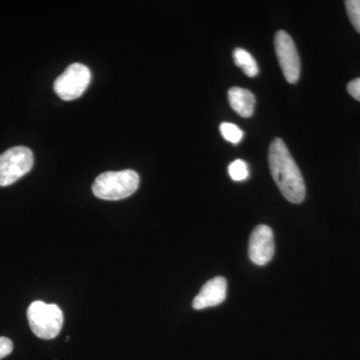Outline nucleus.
I'll list each match as a JSON object with an SVG mask.
<instances>
[{"label": "nucleus", "instance_id": "nucleus-1", "mask_svg": "<svg viewBox=\"0 0 360 360\" xmlns=\"http://www.w3.org/2000/svg\"><path fill=\"white\" fill-rule=\"evenodd\" d=\"M270 174L284 198L298 205L305 198V184L302 172L281 139H274L269 146Z\"/></svg>", "mask_w": 360, "mask_h": 360}, {"label": "nucleus", "instance_id": "nucleus-2", "mask_svg": "<svg viewBox=\"0 0 360 360\" xmlns=\"http://www.w3.org/2000/svg\"><path fill=\"white\" fill-rule=\"evenodd\" d=\"M139 186V175L134 170L108 172L94 180L92 191L104 200H120L129 198Z\"/></svg>", "mask_w": 360, "mask_h": 360}, {"label": "nucleus", "instance_id": "nucleus-3", "mask_svg": "<svg viewBox=\"0 0 360 360\" xmlns=\"http://www.w3.org/2000/svg\"><path fill=\"white\" fill-rule=\"evenodd\" d=\"M27 319L32 333L41 340H53L63 328V312L56 304L34 302L27 309Z\"/></svg>", "mask_w": 360, "mask_h": 360}, {"label": "nucleus", "instance_id": "nucleus-4", "mask_svg": "<svg viewBox=\"0 0 360 360\" xmlns=\"http://www.w3.org/2000/svg\"><path fill=\"white\" fill-rule=\"evenodd\" d=\"M33 167V153L25 146L9 148L0 155V186H8L28 174Z\"/></svg>", "mask_w": 360, "mask_h": 360}, {"label": "nucleus", "instance_id": "nucleus-5", "mask_svg": "<svg viewBox=\"0 0 360 360\" xmlns=\"http://www.w3.org/2000/svg\"><path fill=\"white\" fill-rule=\"evenodd\" d=\"M91 79L89 68L82 63H72L54 82V91L66 101L79 98Z\"/></svg>", "mask_w": 360, "mask_h": 360}, {"label": "nucleus", "instance_id": "nucleus-6", "mask_svg": "<svg viewBox=\"0 0 360 360\" xmlns=\"http://www.w3.org/2000/svg\"><path fill=\"white\" fill-rule=\"evenodd\" d=\"M274 49L286 82L296 84L300 77V59L290 35L278 30L274 37Z\"/></svg>", "mask_w": 360, "mask_h": 360}, {"label": "nucleus", "instance_id": "nucleus-7", "mask_svg": "<svg viewBox=\"0 0 360 360\" xmlns=\"http://www.w3.org/2000/svg\"><path fill=\"white\" fill-rule=\"evenodd\" d=\"M276 251L274 232L267 225H258L250 238L248 255L253 264L264 266L272 259Z\"/></svg>", "mask_w": 360, "mask_h": 360}, {"label": "nucleus", "instance_id": "nucleus-8", "mask_svg": "<svg viewBox=\"0 0 360 360\" xmlns=\"http://www.w3.org/2000/svg\"><path fill=\"white\" fill-rule=\"evenodd\" d=\"M226 292V279L222 276L214 277L202 286L193 300V307L195 310H201L217 307L224 302Z\"/></svg>", "mask_w": 360, "mask_h": 360}, {"label": "nucleus", "instance_id": "nucleus-9", "mask_svg": "<svg viewBox=\"0 0 360 360\" xmlns=\"http://www.w3.org/2000/svg\"><path fill=\"white\" fill-rule=\"evenodd\" d=\"M229 101L232 110L243 117H250L255 112V96L243 87L234 86L229 90Z\"/></svg>", "mask_w": 360, "mask_h": 360}, {"label": "nucleus", "instance_id": "nucleus-10", "mask_svg": "<svg viewBox=\"0 0 360 360\" xmlns=\"http://www.w3.org/2000/svg\"><path fill=\"white\" fill-rule=\"evenodd\" d=\"M234 63L240 68L243 72L245 73L248 77H257L259 70H258V65L257 60L250 53L243 49H234L233 54Z\"/></svg>", "mask_w": 360, "mask_h": 360}, {"label": "nucleus", "instance_id": "nucleus-11", "mask_svg": "<svg viewBox=\"0 0 360 360\" xmlns=\"http://www.w3.org/2000/svg\"><path fill=\"white\" fill-rule=\"evenodd\" d=\"M220 134L225 141L238 144L243 137V131L233 123L224 122L219 127Z\"/></svg>", "mask_w": 360, "mask_h": 360}, {"label": "nucleus", "instance_id": "nucleus-12", "mask_svg": "<svg viewBox=\"0 0 360 360\" xmlns=\"http://www.w3.org/2000/svg\"><path fill=\"white\" fill-rule=\"evenodd\" d=\"M229 176L234 181H243L250 177V170L248 165L243 160H236L232 161L229 167Z\"/></svg>", "mask_w": 360, "mask_h": 360}, {"label": "nucleus", "instance_id": "nucleus-13", "mask_svg": "<svg viewBox=\"0 0 360 360\" xmlns=\"http://www.w3.org/2000/svg\"><path fill=\"white\" fill-rule=\"evenodd\" d=\"M347 15L355 30L360 33V0H347L345 1Z\"/></svg>", "mask_w": 360, "mask_h": 360}, {"label": "nucleus", "instance_id": "nucleus-14", "mask_svg": "<svg viewBox=\"0 0 360 360\" xmlns=\"http://www.w3.org/2000/svg\"><path fill=\"white\" fill-rule=\"evenodd\" d=\"M13 341L7 338H0V359H4L7 355L13 352Z\"/></svg>", "mask_w": 360, "mask_h": 360}, {"label": "nucleus", "instance_id": "nucleus-15", "mask_svg": "<svg viewBox=\"0 0 360 360\" xmlns=\"http://www.w3.org/2000/svg\"><path fill=\"white\" fill-rule=\"evenodd\" d=\"M347 91L354 99L360 101V77L352 80L347 85Z\"/></svg>", "mask_w": 360, "mask_h": 360}]
</instances>
